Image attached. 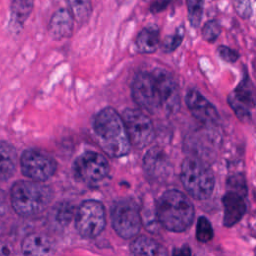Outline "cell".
<instances>
[{"label": "cell", "mask_w": 256, "mask_h": 256, "mask_svg": "<svg viewBox=\"0 0 256 256\" xmlns=\"http://www.w3.org/2000/svg\"><path fill=\"white\" fill-rule=\"evenodd\" d=\"M134 102L149 114L163 111L172 115L180 109V94L174 77L166 70L159 68L153 72H139L132 83Z\"/></svg>", "instance_id": "6da1fadb"}, {"label": "cell", "mask_w": 256, "mask_h": 256, "mask_svg": "<svg viewBox=\"0 0 256 256\" xmlns=\"http://www.w3.org/2000/svg\"><path fill=\"white\" fill-rule=\"evenodd\" d=\"M93 130L99 146L110 157L118 158L130 152L131 145L123 120L114 108H103L95 115Z\"/></svg>", "instance_id": "7a4b0ae2"}, {"label": "cell", "mask_w": 256, "mask_h": 256, "mask_svg": "<svg viewBox=\"0 0 256 256\" xmlns=\"http://www.w3.org/2000/svg\"><path fill=\"white\" fill-rule=\"evenodd\" d=\"M156 216L160 224L172 232H183L194 219V207L180 191L171 189L164 192L156 204Z\"/></svg>", "instance_id": "3957f363"}, {"label": "cell", "mask_w": 256, "mask_h": 256, "mask_svg": "<svg viewBox=\"0 0 256 256\" xmlns=\"http://www.w3.org/2000/svg\"><path fill=\"white\" fill-rule=\"evenodd\" d=\"M11 204L14 211L24 217L42 213L53 199V190L37 181H16L11 187Z\"/></svg>", "instance_id": "277c9868"}, {"label": "cell", "mask_w": 256, "mask_h": 256, "mask_svg": "<svg viewBox=\"0 0 256 256\" xmlns=\"http://www.w3.org/2000/svg\"><path fill=\"white\" fill-rule=\"evenodd\" d=\"M180 180L190 196L205 200L213 192L215 178L207 163L193 156L185 158L181 164Z\"/></svg>", "instance_id": "5b68a950"}, {"label": "cell", "mask_w": 256, "mask_h": 256, "mask_svg": "<svg viewBox=\"0 0 256 256\" xmlns=\"http://www.w3.org/2000/svg\"><path fill=\"white\" fill-rule=\"evenodd\" d=\"M125 130L131 146L143 149L150 145L155 138L151 119L139 109L127 108L122 112Z\"/></svg>", "instance_id": "8992f818"}, {"label": "cell", "mask_w": 256, "mask_h": 256, "mask_svg": "<svg viewBox=\"0 0 256 256\" xmlns=\"http://www.w3.org/2000/svg\"><path fill=\"white\" fill-rule=\"evenodd\" d=\"M75 216L76 230L84 238L97 237L105 228V209L97 200L83 201Z\"/></svg>", "instance_id": "52a82bcc"}, {"label": "cell", "mask_w": 256, "mask_h": 256, "mask_svg": "<svg viewBox=\"0 0 256 256\" xmlns=\"http://www.w3.org/2000/svg\"><path fill=\"white\" fill-rule=\"evenodd\" d=\"M111 220L115 232L124 239L136 236L142 224L137 205L129 199L120 200L114 204L111 210Z\"/></svg>", "instance_id": "ba28073f"}, {"label": "cell", "mask_w": 256, "mask_h": 256, "mask_svg": "<svg viewBox=\"0 0 256 256\" xmlns=\"http://www.w3.org/2000/svg\"><path fill=\"white\" fill-rule=\"evenodd\" d=\"M110 166L107 159L100 153L87 151L78 156L73 165V176L84 183H97L109 173Z\"/></svg>", "instance_id": "9c48e42d"}, {"label": "cell", "mask_w": 256, "mask_h": 256, "mask_svg": "<svg viewBox=\"0 0 256 256\" xmlns=\"http://www.w3.org/2000/svg\"><path fill=\"white\" fill-rule=\"evenodd\" d=\"M20 167L24 176L32 181L43 182L54 175L57 169L55 159L38 149L25 150L20 158Z\"/></svg>", "instance_id": "30bf717a"}, {"label": "cell", "mask_w": 256, "mask_h": 256, "mask_svg": "<svg viewBox=\"0 0 256 256\" xmlns=\"http://www.w3.org/2000/svg\"><path fill=\"white\" fill-rule=\"evenodd\" d=\"M227 101L240 121L245 123L251 121V110L255 106V94L249 75L243 77L238 86L228 95Z\"/></svg>", "instance_id": "8fae6325"}, {"label": "cell", "mask_w": 256, "mask_h": 256, "mask_svg": "<svg viewBox=\"0 0 256 256\" xmlns=\"http://www.w3.org/2000/svg\"><path fill=\"white\" fill-rule=\"evenodd\" d=\"M185 102L192 116L205 125H216L219 114L215 106L208 101L198 90L190 89L185 97Z\"/></svg>", "instance_id": "7c38bea8"}, {"label": "cell", "mask_w": 256, "mask_h": 256, "mask_svg": "<svg viewBox=\"0 0 256 256\" xmlns=\"http://www.w3.org/2000/svg\"><path fill=\"white\" fill-rule=\"evenodd\" d=\"M143 168L147 176L154 180L167 178L171 172V165L165 152L158 146L150 148L143 158Z\"/></svg>", "instance_id": "4fadbf2b"}, {"label": "cell", "mask_w": 256, "mask_h": 256, "mask_svg": "<svg viewBox=\"0 0 256 256\" xmlns=\"http://www.w3.org/2000/svg\"><path fill=\"white\" fill-rule=\"evenodd\" d=\"M55 251L54 240L44 233H30L22 241L23 256H52Z\"/></svg>", "instance_id": "5bb4252c"}, {"label": "cell", "mask_w": 256, "mask_h": 256, "mask_svg": "<svg viewBox=\"0 0 256 256\" xmlns=\"http://www.w3.org/2000/svg\"><path fill=\"white\" fill-rule=\"evenodd\" d=\"M224 206L223 224L231 227L241 220L246 212V203L244 197L238 193L228 191L222 198Z\"/></svg>", "instance_id": "9a60e30c"}, {"label": "cell", "mask_w": 256, "mask_h": 256, "mask_svg": "<svg viewBox=\"0 0 256 256\" xmlns=\"http://www.w3.org/2000/svg\"><path fill=\"white\" fill-rule=\"evenodd\" d=\"M48 32L54 40L71 37L73 32V19L67 9L60 8L55 11L48 24Z\"/></svg>", "instance_id": "2e32d148"}, {"label": "cell", "mask_w": 256, "mask_h": 256, "mask_svg": "<svg viewBox=\"0 0 256 256\" xmlns=\"http://www.w3.org/2000/svg\"><path fill=\"white\" fill-rule=\"evenodd\" d=\"M130 250L134 256H168L162 244L145 235L136 237L130 244Z\"/></svg>", "instance_id": "e0dca14e"}, {"label": "cell", "mask_w": 256, "mask_h": 256, "mask_svg": "<svg viewBox=\"0 0 256 256\" xmlns=\"http://www.w3.org/2000/svg\"><path fill=\"white\" fill-rule=\"evenodd\" d=\"M17 152L13 145L0 140V183L7 181L15 172Z\"/></svg>", "instance_id": "ac0fdd59"}, {"label": "cell", "mask_w": 256, "mask_h": 256, "mask_svg": "<svg viewBox=\"0 0 256 256\" xmlns=\"http://www.w3.org/2000/svg\"><path fill=\"white\" fill-rule=\"evenodd\" d=\"M34 0H12L9 27L13 32H19L25 21L30 16Z\"/></svg>", "instance_id": "d6986e66"}, {"label": "cell", "mask_w": 256, "mask_h": 256, "mask_svg": "<svg viewBox=\"0 0 256 256\" xmlns=\"http://www.w3.org/2000/svg\"><path fill=\"white\" fill-rule=\"evenodd\" d=\"M135 45L140 53H154L160 46L159 29L156 26L143 28L136 37Z\"/></svg>", "instance_id": "ffe728a7"}, {"label": "cell", "mask_w": 256, "mask_h": 256, "mask_svg": "<svg viewBox=\"0 0 256 256\" xmlns=\"http://www.w3.org/2000/svg\"><path fill=\"white\" fill-rule=\"evenodd\" d=\"M68 11L74 21L79 25L86 23L92 12L91 0H65Z\"/></svg>", "instance_id": "44dd1931"}, {"label": "cell", "mask_w": 256, "mask_h": 256, "mask_svg": "<svg viewBox=\"0 0 256 256\" xmlns=\"http://www.w3.org/2000/svg\"><path fill=\"white\" fill-rule=\"evenodd\" d=\"M189 23L193 28H198L203 15L204 0H186Z\"/></svg>", "instance_id": "7402d4cb"}, {"label": "cell", "mask_w": 256, "mask_h": 256, "mask_svg": "<svg viewBox=\"0 0 256 256\" xmlns=\"http://www.w3.org/2000/svg\"><path fill=\"white\" fill-rule=\"evenodd\" d=\"M196 238L199 242H208L213 238V229L211 223L205 216H201L197 220Z\"/></svg>", "instance_id": "603a6c76"}, {"label": "cell", "mask_w": 256, "mask_h": 256, "mask_svg": "<svg viewBox=\"0 0 256 256\" xmlns=\"http://www.w3.org/2000/svg\"><path fill=\"white\" fill-rule=\"evenodd\" d=\"M221 32V26L219 22L215 19L207 21L202 27V37L205 41L209 43H214Z\"/></svg>", "instance_id": "cb8c5ba5"}, {"label": "cell", "mask_w": 256, "mask_h": 256, "mask_svg": "<svg viewBox=\"0 0 256 256\" xmlns=\"http://www.w3.org/2000/svg\"><path fill=\"white\" fill-rule=\"evenodd\" d=\"M184 38V32L182 28H179L177 32H175L173 35L167 36L164 41L162 42L161 48L165 53H171L174 50H176L180 44L182 43Z\"/></svg>", "instance_id": "d4e9b609"}, {"label": "cell", "mask_w": 256, "mask_h": 256, "mask_svg": "<svg viewBox=\"0 0 256 256\" xmlns=\"http://www.w3.org/2000/svg\"><path fill=\"white\" fill-rule=\"evenodd\" d=\"M227 187L228 191H232L235 193H238L242 195L243 197L246 196L247 194V185L246 181L243 175L241 174H235L230 176V178L227 181Z\"/></svg>", "instance_id": "484cf974"}, {"label": "cell", "mask_w": 256, "mask_h": 256, "mask_svg": "<svg viewBox=\"0 0 256 256\" xmlns=\"http://www.w3.org/2000/svg\"><path fill=\"white\" fill-rule=\"evenodd\" d=\"M73 217V206L68 202L61 203L55 212V220L60 225H68Z\"/></svg>", "instance_id": "4316f807"}, {"label": "cell", "mask_w": 256, "mask_h": 256, "mask_svg": "<svg viewBox=\"0 0 256 256\" xmlns=\"http://www.w3.org/2000/svg\"><path fill=\"white\" fill-rule=\"evenodd\" d=\"M236 13L243 19H248L252 15V5L250 0H232Z\"/></svg>", "instance_id": "83f0119b"}, {"label": "cell", "mask_w": 256, "mask_h": 256, "mask_svg": "<svg viewBox=\"0 0 256 256\" xmlns=\"http://www.w3.org/2000/svg\"><path fill=\"white\" fill-rule=\"evenodd\" d=\"M217 54L222 60L228 63H234L239 58V54L237 51L224 45H220L217 47Z\"/></svg>", "instance_id": "f1b7e54d"}, {"label": "cell", "mask_w": 256, "mask_h": 256, "mask_svg": "<svg viewBox=\"0 0 256 256\" xmlns=\"http://www.w3.org/2000/svg\"><path fill=\"white\" fill-rule=\"evenodd\" d=\"M172 2L173 0H154L150 5V11L152 13H159L165 10Z\"/></svg>", "instance_id": "f546056e"}, {"label": "cell", "mask_w": 256, "mask_h": 256, "mask_svg": "<svg viewBox=\"0 0 256 256\" xmlns=\"http://www.w3.org/2000/svg\"><path fill=\"white\" fill-rule=\"evenodd\" d=\"M12 246L8 241L0 240V256H12Z\"/></svg>", "instance_id": "4dcf8cb0"}, {"label": "cell", "mask_w": 256, "mask_h": 256, "mask_svg": "<svg viewBox=\"0 0 256 256\" xmlns=\"http://www.w3.org/2000/svg\"><path fill=\"white\" fill-rule=\"evenodd\" d=\"M172 256H191V249L188 245H182L179 248H174Z\"/></svg>", "instance_id": "1f68e13d"}, {"label": "cell", "mask_w": 256, "mask_h": 256, "mask_svg": "<svg viewBox=\"0 0 256 256\" xmlns=\"http://www.w3.org/2000/svg\"><path fill=\"white\" fill-rule=\"evenodd\" d=\"M8 205H7V199L4 191L0 189V216L4 215L7 212Z\"/></svg>", "instance_id": "d6a6232c"}]
</instances>
